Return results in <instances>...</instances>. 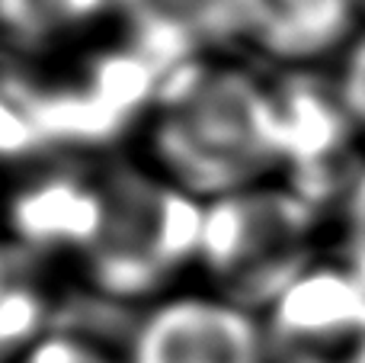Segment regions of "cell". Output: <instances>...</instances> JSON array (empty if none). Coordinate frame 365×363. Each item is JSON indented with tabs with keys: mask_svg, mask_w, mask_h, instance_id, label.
<instances>
[{
	"mask_svg": "<svg viewBox=\"0 0 365 363\" xmlns=\"http://www.w3.org/2000/svg\"><path fill=\"white\" fill-rule=\"evenodd\" d=\"M334 87L340 94L346 116L365 139V32H356V39L343 49L334 74Z\"/></svg>",
	"mask_w": 365,
	"mask_h": 363,
	"instance_id": "cell-15",
	"label": "cell"
},
{
	"mask_svg": "<svg viewBox=\"0 0 365 363\" xmlns=\"http://www.w3.org/2000/svg\"><path fill=\"white\" fill-rule=\"evenodd\" d=\"M51 151L23 74H0V164H23Z\"/></svg>",
	"mask_w": 365,
	"mask_h": 363,
	"instance_id": "cell-12",
	"label": "cell"
},
{
	"mask_svg": "<svg viewBox=\"0 0 365 363\" xmlns=\"http://www.w3.org/2000/svg\"><path fill=\"white\" fill-rule=\"evenodd\" d=\"M266 363H365V283L317 261L263 315Z\"/></svg>",
	"mask_w": 365,
	"mask_h": 363,
	"instance_id": "cell-5",
	"label": "cell"
},
{
	"mask_svg": "<svg viewBox=\"0 0 365 363\" xmlns=\"http://www.w3.org/2000/svg\"><path fill=\"white\" fill-rule=\"evenodd\" d=\"M100 219V167L48 164L29 174L6 199V238L36 257L81 261Z\"/></svg>",
	"mask_w": 365,
	"mask_h": 363,
	"instance_id": "cell-7",
	"label": "cell"
},
{
	"mask_svg": "<svg viewBox=\"0 0 365 363\" xmlns=\"http://www.w3.org/2000/svg\"><path fill=\"white\" fill-rule=\"evenodd\" d=\"M340 264L365 283V167L340 203Z\"/></svg>",
	"mask_w": 365,
	"mask_h": 363,
	"instance_id": "cell-14",
	"label": "cell"
},
{
	"mask_svg": "<svg viewBox=\"0 0 365 363\" xmlns=\"http://www.w3.org/2000/svg\"><path fill=\"white\" fill-rule=\"evenodd\" d=\"M16 363H125V354L119 357L74 328H51Z\"/></svg>",
	"mask_w": 365,
	"mask_h": 363,
	"instance_id": "cell-13",
	"label": "cell"
},
{
	"mask_svg": "<svg viewBox=\"0 0 365 363\" xmlns=\"http://www.w3.org/2000/svg\"><path fill=\"white\" fill-rule=\"evenodd\" d=\"M272 94L282 132L276 180L321 212L340 206L365 167V154L359 151L362 135L343 109L334 77L285 71L272 84Z\"/></svg>",
	"mask_w": 365,
	"mask_h": 363,
	"instance_id": "cell-4",
	"label": "cell"
},
{
	"mask_svg": "<svg viewBox=\"0 0 365 363\" xmlns=\"http://www.w3.org/2000/svg\"><path fill=\"white\" fill-rule=\"evenodd\" d=\"M151 167L202 203L279 177L272 84L244 64H186L160 81L148 113Z\"/></svg>",
	"mask_w": 365,
	"mask_h": 363,
	"instance_id": "cell-1",
	"label": "cell"
},
{
	"mask_svg": "<svg viewBox=\"0 0 365 363\" xmlns=\"http://www.w3.org/2000/svg\"><path fill=\"white\" fill-rule=\"evenodd\" d=\"M205 203L160 171L100 164V219L77 261L87 287L109 302H158L195 267Z\"/></svg>",
	"mask_w": 365,
	"mask_h": 363,
	"instance_id": "cell-2",
	"label": "cell"
},
{
	"mask_svg": "<svg viewBox=\"0 0 365 363\" xmlns=\"http://www.w3.org/2000/svg\"><path fill=\"white\" fill-rule=\"evenodd\" d=\"M115 0H0V39L19 51H48L113 13Z\"/></svg>",
	"mask_w": 365,
	"mask_h": 363,
	"instance_id": "cell-11",
	"label": "cell"
},
{
	"mask_svg": "<svg viewBox=\"0 0 365 363\" xmlns=\"http://www.w3.org/2000/svg\"><path fill=\"white\" fill-rule=\"evenodd\" d=\"M42 257L13 238H0V363H16L42 338L51 319Z\"/></svg>",
	"mask_w": 365,
	"mask_h": 363,
	"instance_id": "cell-10",
	"label": "cell"
},
{
	"mask_svg": "<svg viewBox=\"0 0 365 363\" xmlns=\"http://www.w3.org/2000/svg\"><path fill=\"white\" fill-rule=\"evenodd\" d=\"M122 42L160 74L221 58L240 42V0H115Z\"/></svg>",
	"mask_w": 365,
	"mask_h": 363,
	"instance_id": "cell-8",
	"label": "cell"
},
{
	"mask_svg": "<svg viewBox=\"0 0 365 363\" xmlns=\"http://www.w3.org/2000/svg\"><path fill=\"white\" fill-rule=\"evenodd\" d=\"M359 4H362V10H365V0H359Z\"/></svg>",
	"mask_w": 365,
	"mask_h": 363,
	"instance_id": "cell-16",
	"label": "cell"
},
{
	"mask_svg": "<svg viewBox=\"0 0 365 363\" xmlns=\"http://www.w3.org/2000/svg\"><path fill=\"white\" fill-rule=\"evenodd\" d=\"M324 212L292 187L266 180L205 203L195 267L208 293L263 315L317 264Z\"/></svg>",
	"mask_w": 365,
	"mask_h": 363,
	"instance_id": "cell-3",
	"label": "cell"
},
{
	"mask_svg": "<svg viewBox=\"0 0 365 363\" xmlns=\"http://www.w3.org/2000/svg\"><path fill=\"white\" fill-rule=\"evenodd\" d=\"M359 0H240V42L285 71H311L356 39Z\"/></svg>",
	"mask_w": 365,
	"mask_h": 363,
	"instance_id": "cell-9",
	"label": "cell"
},
{
	"mask_svg": "<svg viewBox=\"0 0 365 363\" xmlns=\"http://www.w3.org/2000/svg\"><path fill=\"white\" fill-rule=\"evenodd\" d=\"M125 363H266L263 328L212 293H173L135 322Z\"/></svg>",
	"mask_w": 365,
	"mask_h": 363,
	"instance_id": "cell-6",
	"label": "cell"
}]
</instances>
